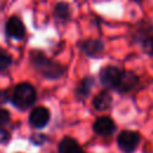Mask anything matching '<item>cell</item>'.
Instances as JSON below:
<instances>
[{"instance_id":"obj_1","label":"cell","mask_w":153,"mask_h":153,"mask_svg":"<svg viewBox=\"0 0 153 153\" xmlns=\"http://www.w3.org/2000/svg\"><path fill=\"white\" fill-rule=\"evenodd\" d=\"M31 62L36 67V69H38L47 78H60L65 72V68L61 65L47 59L39 51L32 53Z\"/></svg>"},{"instance_id":"obj_2","label":"cell","mask_w":153,"mask_h":153,"mask_svg":"<svg viewBox=\"0 0 153 153\" xmlns=\"http://www.w3.org/2000/svg\"><path fill=\"white\" fill-rule=\"evenodd\" d=\"M36 99V92L35 88L32 87V85L27 84V82H22L19 84L12 96V103L14 104V106L19 108V109H26L30 105L33 104Z\"/></svg>"},{"instance_id":"obj_3","label":"cell","mask_w":153,"mask_h":153,"mask_svg":"<svg viewBox=\"0 0 153 153\" xmlns=\"http://www.w3.org/2000/svg\"><path fill=\"white\" fill-rule=\"evenodd\" d=\"M122 74V69H120L116 66H106L102 68L99 72V80L103 86L106 88H115L117 87V84L120 81Z\"/></svg>"},{"instance_id":"obj_4","label":"cell","mask_w":153,"mask_h":153,"mask_svg":"<svg viewBox=\"0 0 153 153\" xmlns=\"http://www.w3.org/2000/svg\"><path fill=\"white\" fill-rule=\"evenodd\" d=\"M139 142H140V135L139 133L133 131V130H123L117 136L118 147L126 153L134 152Z\"/></svg>"},{"instance_id":"obj_5","label":"cell","mask_w":153,"mask_h":153,"mask_svg":"<svg viewBox=\"0 0 153 153\" xmlns=\"http://www.w3.org/2000/svg\"><path fill=\"white\" fill-rule=\"evenodd\" d=\"M139 82H140V79L137 74H135L131 71H122L116 91H118L120 93H128L133 91L139 85Z\"/></svg>"},{"instance_id":"obj_6","label":"cell","mask_w":153,"mask_h":153,"mask_svg":"<svg viewBox=\"0 0 153 153\" xmlns=\"http://www.w3.org/2000/svg\"><path fill=\"white\" fill-rule=\"evenodd\" d=\"M6 33L8 37L20 39L25 35V26L18 17H11L6 23Z\"/></svg>"},{"instance_id":"obj_7","label":"cell","mask_w":153,"mask_h":153,"mask_svg":"<svg viewBox=\"0 0 153 153\" xmlns=\"http://www.w3.org/2000/svg\"><path fill=\"white\" fill-rule=\"evenodd\" d=\"M116 129V126L114 123V121L108 117V116H103L99 117L94 124H93V130L96 134L102 135V136H109L111 135Z\"/></svg>"},{"instance_id":"obj_8","label":"cell","mask_w":153,"mask_h":153,"mask_svg":"<svg viewBox=\"0 0 153 153\" xmlns=\"http://www.w3.org/2000/svg\"><path fill=\"white\" fill-rule=\"evenodd\" d=\"M49 110L44 106H38L32 110L30 115V123L35 128H43L49 121Z\"/></svg>"},{"instance_id":"obj_9","label":"cell","mask_w":153,"mask_h":153,"mask_svg":"<svg viewBox=\"0 0 153 153\" xmlns=\"http://www.w3.org/2000/svg\"><path fill=\"white\" fill-rule=\"evenodd\" d=\"M151 33H153V22H151V20H141L140 23H137V25H136V27L134 30L133 38L139 43L141 39H143L145 37H147Z\"/></svg>"},{"instance_id":"obj_10","label":"cell","mask_w":153,"mask_h":153,"mask_svg":"<svg viewBox=\"0 0 153 153\" xmlns=\"http://www.w3.org/2000/svg\"><path fill=\"white\" fill-rule=\"evenodd\" d=\"M82 50L88 56H98L104 50V44L100 39H87L82 44Z\"/></svg>"},{"instance_id":"obj_11","label":"cell","mask_w":153,"mask_h":153,"mask_svg":"<svg viewBox=\"0 0 153 153\" xmlns=\"http://www.w3.org/2000/svg\"><path fill=\"white\" fill-rule=\"evenodd\" d=\"M111 102H112V98L110 93H108L106 91H102L93 98V106L98 111H104L110 108Z\"/></svg>"},{"instance_id":"obj_12","label":"cell","mask_w":153,"mask_h":153,"mask_svg":"<svg viewBox=\"0 0 153 153\" xmlns=\"http://www.w3.org/2000/svg\"><path fill=\"white\" fill-rule=\"evenodd\" d=\"M60 153H85L82 148L79 146V143L71 139V137H65L59 146Z\"/></svg>"},{"instance_id":"obj_13","label":"cell","mask_w":153,"mask_h":153,"mask_svg":"<svg viewBox=\"0 0 153 153\" xmlns=\"http://www.w3.org/2000/svg\"><path fill=\"white\" fill-rule=\"evenodd\" d=\"M92 85H93V79H92V78H85V79L81 81V84L79 85L78 90H76L78 96H80V97H86V96L90 93V91H91V88H92Z\"/></svg>"},{"instance_id":"obj_14","label":"cell","mask_w":153,"mask_h":153,"mask_svg":"<svg viewBox=\"0 0 153 153\" xmlns=\"http://www.w3.org/2000/svg\"><path fill=\"white\" fill-rule=\"evenodd\" d=\"M139 44L141 45L145 54H147L148 56H153V33H151L147 37H145L143 39H141L139 42Z\"/></svg>"},{"instance_id":"obj_15","label":"cell","mask_w":153,"mask_h":153,"mask_svg":"<svg viewBox=\"0 0 153 153\" xmlns=\"http://www.w3.org/2000/svg\"><path fill=\"white\" fill-rule=\"evenodd\" d=\"M55 16L59 19H67L69 16V6L66 2H59L55 6Z\"/></svg>"},{"instance_id":"obj_16","label":"cell","mask_w":153,"mask_h":153,"mask_svg":"<svg viewBox=\"0 0 153 153\" xmlns=\"http://www.w3.org/2000/svg\"><path fill=\"white\" fill-rule=\"evenodd\" d=\"M11 55L6 50L0 48V71L6 69L11 65Z\"/></svg>"},{"instance_id":"obj_17","label":"cell","mask_w":153,"mask_h":153,"mask_svg":"<svg viewBox=\"0 0 153 153\" xmlns=\"http://www.w3.org/2000/svg\"><path fill=\"white\" fill-rule=\"evenodd\" d=\"M10 121V112L5 109H0V126L6 124Z\"/></svg>"},{"instance_id":"obj_18","label":"cell","mask_w":153,"mask_h":153,"mask_svg":"<svg viewBox=\"0 0 153 153\" xmlns=\"http://www.w3.org/2000/svg\"><path fill=\"white\" fill-rule=\"evenodd\" d=\"M10 137V134L5 129H0V142H6Z\"/></svg>"},{"instance_id":"obj_19","label":"cell","mask_w":153,"mask_h":153,"mask_svg":"<svg viewBox=\"0 0 153 153\" xmlns=\"http://www.w3.org/2000/svg\"><path fill=\"white\" fill-rule=\"evenodd\" d=\"M7 98H8L7 92H5V91H0V104L5 103V102L7 100Z\"/></svg>"},{"instance_id":"obj_20","label":"cell","mask_w":153,"mask_h":153,"mask_svg":"<svg viewBox=\"0 0 153 153\" xmlns=\"http://www.w3.org/2000/svg\"><path fill=\"white\" fill-rule=\"evenodd\" d=\"M131 1H135V2H141L142 0H131Z\"/></svg>"}]
</instances>
